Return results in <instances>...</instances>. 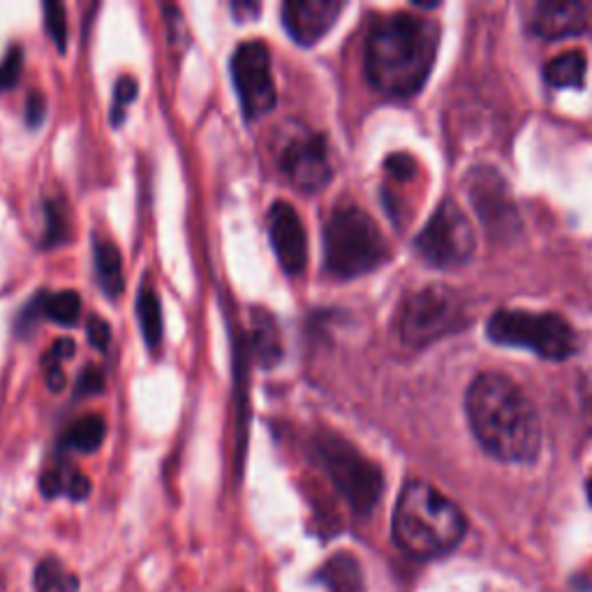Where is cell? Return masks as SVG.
I'll return each mask as SVG.
<instances>
[{"mask_svg": "<svg viewBox=\"0 0 592 592\" xmlns=\"http://www.w3.org/2000/svg\"><path fill=\"white\" fill-rule=\"evenodd\" d=\"M396 547L417 560H431L452 553L465 537L467 520L456 503L435 486L408 482L394 509Z\"/></svg>", "mask_w": 592, "mask_h": 592, "instance_id": "obj_3", "label": "cell"}, {"mask_svg": "<svg viewBox=\"0 0 592 592\" xmlns=\"http://www.w3.org/2000/svg\"><path fill=\"white\" fill-rule=\"evenodd\" d=\"M528 31L541 40H562L588 29V10L581 3H551L541 0L526 8Z\"/></svg>", "mask_w": 592, "mask_h": 592, "instance_id": "obj_14", "label": "cell"}, {"mask_svg": "<svg viewBox=\"0 0 592 592\" xmlns=\"http://www.w3.org/2000/svg\"><path fill=\"white\" fill-rule=\"evenodd\" d=\"M488 338L497 345L524 347L541 359L562 362L579 349V336L574 326L558 313H530V311H497L488 320Z\"/></svg>", "mask_w": 592, "mask_h": 592, "instance_id": "obj_5", "label": "cell"}, {"mask_svg": "<svg viewBox=\"0 0 592 592\" xmlns=\"http://www.w3.org/2000/svg\"><path fill=\"white\" fill-rule=\"evenodd\" d=\"M440 46L438 23L408 12L377 19L366 40V77L391 98H412L429 82Z\"/></svg>", "mask_w": 592, "mask_h": 592, "instance_id": "obj_2", "label": "cell"}, {"mask_svg": "<svg viewBox=\"0 0 592 592\" xmlns=\"http://www.w3.org/2000/svg\"><path fill=\"white\" fill-rule=\"evenodd\" d=\"M232 79L248 121L267 116L278 103L271 54L265 42H244L232 56Z\"/></svg>", "mask_w": 592, "mask_h": 592, "instance_id": "obj_9", "label": "cell"}, {"mask_svg": "<svg viewBox=\"0 0 592 592\" xmlns=\"http://www.w3.org/2000/svg\"><path fill=\"white\" fill-rule=\"evenodd\" d=\"M389 259V246L380 227L354 204H341L324 225V265L341 280L375 271Z\"/></svg>", "mask_w": 592, "mask_h": 592, "instance_id": "obj_4", "label": "cell"}, {"mask_svg": "<svg viewBox=\"0 0 592 592\" xmlns=\"http://www.w3.org/2000/svg\"><path fill=\"white\" fill-rule=\"evenodd\" d=\"M465 412L472 433L497 461L532 463L539 456V415L507 375L482 373L467 389Z\"/></svg>", "mask_w": 592, "mask_h": 592, "instance_id": "obj_1", "label": "cell"}, {"mask_svg": "<svg viewBox=\"0 0 592 592\" xmlns=\"http://www.w3.org/2000/svg\"><path fill=\"white\" fill-rule=\"evenodd\" d=\"M470 197L475 202V211L484 218L488 229H514L516 208L507 195L505 181L495 172L477 170L470 176Z\"/></svg>", "mask_w": 592, "mask_h": 592, "instance_id": "obj_13", "label": "cell"}, {"mask_svg": "<svg viewBox=\"0 0 592 592\" xmlns=\"http://www.w3.org/2000/svg\"><path fill=\"white\" fill-rule=\"evenodd\" d=\"M86 331H88V341L93 347H98L100 352H105L111 343V326L107 320L98 317V315H90L88 322H86Z\"/></svg>", "mask_w": 592, "mask_h": 592, "instance_id": "obj_27", "label": "cell"}, {"mask_svg": "<svg viewBox=\"0 0 592 592\" xmlns=\"http://www.w3.org/2000/svg\"><path fill=\"white\" fill-rule=\"evenodd\" d=\"M387 170H389L396 179L408 181V179L415 174V162H412L410 155L398 153V155H391V158L387 160Z\"/></svg>", "mask_w": 592, "mask_h": 592, "instance_id": "obj_31", "label": "cell"}, {"mask_svg": "<svg viewBox=\"0 0 592 592\" xmlns=\"http://www.w3.org/2000/svg\"><path fill=\"white\" fill-rule=\"evenodd\" d=\"M343 8L338 0H290L282 6V23L294 42L311 46L334 29Z\"/></svg>", "mask_w": 592, "mask_h": 592, "instance_id": "obj_12", "label": "cell"}, {"mask_svg": "<svg viewBox=\"0 0 592 592\" xmlns=\"http://www.w3.org/2000/svg\"><path fill=\"white\" fill-rule=\"evenodd\" d=\"M415 246L423 262L449 269L470 262V257L477 250V236L461 206L454 200H442L419 232Z\"/></svg>", "mask_w": 592, "mask_h": 592, "instance_id": "obj_8", "label": "cell"}, {"mask_svg": "<svg viewBox=\"0 0 592 592\" xmlns=\"http://www.w3.org/2000/svg\"><path fill=\"white\" fill-rule=\"evenodd\" d=\"M588 500H590V505H592V475H590V480H588Z\"/></svg>", "mask_w": 592, "mask_h": 592, "instance_id": "obj_34", "label": "cell"}, {"mask_svg": "<svg viewBox=\"0 0 592 592\" xmlns=\"http://www.w3.org/2000/svg\"><path fill=\"white\" fill-rule=\"evenodd\" d=\"M67 236V220H65V213L54 204L50 202L46 204V234H44V246H58L65 241Z\"/></svg>", "mask_w": 592, "mask_h": 592, "instance_id": "obj_26", "label": "cell"}, {"mask_svg": "<svg viewBox=\"0 0 592 592\" xmlns=\"http://www.w3.org/2000/svg\"><path fill=\"white\" fill-rule=\"evenodd\" d=\"M280 168L294 187L303 193H317L334 176L326 141L313 130H301L280 153Z\"/></svg>", "mask_w": 592, "mask_h": 592, "instance_id": "obj_10", "label": "cell"}, {"mask_svg": "<svg viewBox=\"0 0 592 592\" xmlns=\"http://www.w3.org/2000/svg\"><path fill=\"white\" fill-rule=\"evenodd\" d=\"M79 581L75 574H69L65 567L50 558L37 567L35 574V592H77Z\"/></svg>", "mask_w": 592, "mask_h": 592, "instance_id": "obj_22", "label": "cell"}, {"mask_svg": "<svg viewBox=\"0 0 592 592\" xmlns=\"http://www.w3.org/2000/svg\"><path fill=\"white\" fill-rule=\"evenodd\" d=\"M40 491L44 497H56L67 491V472L63 470H46L40 477Z\"/></svg>", "mask_w": 592, "mask_h": 592, "instance_id": "obj_28", "label": "cell"}, {"mask_svg": "<svg viewBox=\"0 0 592 592\" xmlns=\"http://www.w3.org/2000/svg\"><path fill=\"white\" fill-rule=\"evenodd\" d=\"M137 320L141 326V334L151 352H158L162 345V308L158 292L151 290L149 286L141 288L139 299H137Z\"/></svg>", "mask_w": 592, "mask_h": 592, "instance_id": "obj_19", "label": "cell"}, {"mask_svg": "<svg viewBox=\"0 0 592 592\" xmlns=\"http://www.w3.org/2000/svg\"><path fill=\"white\" fill-rule=\"evenodd\" d=\"M105 387V375L100 368L96 366H88L84 370V375L79 377V383H77V394L82 396H88V394H100Z\"/></svg>", "mask_w": 592, "mask_h": 592, "instance_id": "obj_30", "label": "cell"}, {"mask_svg": "<svg viewBox=\"0 0 592 592\" xmlns=\"http://www.w3.org/2000/svg\"><path fill=\"white\" fill-rule=\"evenodd\" d=\"M21 67H23V52L21 46L14 44L8 50L6 58L0 61V90L14 88L19 77H21Z\"/></svg>", "mask_w": 592, "mask_h": 592, "instance_id": "obj_25", "label": "cell"}, {"mask_svg": "<svg viewBox=\"0 0 592 592\" xmlns=\"http://www.w3.org/2000/svg\"><path fill=\"white\" fill-rule=\"evenodd\" d=\"M73 500H84V497L90 493V482L88 477H84L82 472L73 470L67 472V491H65Z\"/></svg>", "mask_w": 592, "mask_h": 592, "instance_id": "obj_32", "label": "cell"}, {"mask_svg": "<svg viewBox=\"0 0 592 592\" xmlns=\"http://www.w3.org/2000/svg\"><path fill=\"white\" fill-rule=\"evenodd\" d=\"M44 377H46V387H50L52 391H61L65 387V373L61 368V359L56 357V354L50 349L44 357Z\"/></svg>", "mask_w": 592, "mask_h": 592, "instance_id": "obj_29", "label": "cell"}, {"mask_svg": "<svg viewBox=\"0 0 592 592\" xmlns=\"http://www.w3.org/2000/svg\"><path fill=\"white\" fill-rule=\"evenodd\" d=\"M44 26L46 33L56 42L58 52H65L67 46V14L61 3H46L44 6Z\"/></svg>", "mask_w": 592, "mask_h": 592, "instance_id": "obj_23", "label": "cell"}, {"mask_svg": "<svg viewBox=\"0 0 592 592\" xmlns=\"http://www.w3.org/2000/svg\"><path fill=\"white\" fill-rule=\"evenodd\" d=\"M465 324L463 299L444 286H431L415 292L400 313V336L410 347H426L452 336Z\"/></svg>", "mask_w": 592, "mask_h": 592, "instance_id": "obj_7", "label": "cell"}, {"mask_svg": "<svg viewBox=\"0 0 592 592\" xmlns=\"http://www.w3.org/2000/svg\"><path fill=\"white\" fill-rule=\"evenodd\" d=\"M322 579L331 592H364V579H362L359 562L347 553L331 558L324 564Z\"/></svg>", "mask_w": 592, "mask_h": 592, "instance_id": "obj_18", "label": "cell"}, {"mask_svg": "<svg viewBox=\"0 0 592 592\" xmlns=\"http://www.w3.org/2000/svg\"><path fill=\"white\" fill-rule=\"evenodd\" d=\"M588 61L581 52H567L549 61L543 67V79L556 88H581L585 82Z\"/></svg>", "mask_w": 592, "mask_h": 592, "instance_id": "obj_17", "label": "cell"}, {"mask_svg": "<svg viewBox=\"0 0 592 592\" xmlns=\"http://www.w3.org/2000/svg\"><path fill=\"white\" fill-rule=\"evenodd\" d=\"M313 449L331 484L345 497L347 505L357 514L373 512L385 491L380 467L370 463L357 446L329 431L315 435Z\"/></svg>", "mask_w": 592, "mask_h": 592, "instance_id": "obj_6", "label": "cell"}, {"mask_svg": "<svg viewBox=\"0 0 592 592\" xmlns=\"http://www.w3.org/2000/svg\"><path fill=\"white\" fill-rule=\"evenodd\" d=\"M44 111H46V103L44 98L40 96V93H31L29 96V103H26V123L31 128H37L42 121H44Z\"/></svg>", "mask_w": 592, "mask_h": 592, "instance_id": "obj_33", "label": "cell"}, {"mask_svg": "<svg viewBox=\"0 0 592 592\" xmlns=\"http://www.w3.org/2000/svg\"><path fill=\"white\" fill-rule=\"evenodd\" d=\"M42 313L56 324L73 326L82 315V299L75 290L46 292V294L42 292Z\"/></svg>", "mask_w": 592, "mask_h": 592, "instance_id": "obj_21", "label": "cell"}, {"mask_svg": "<svg viewBox=\"0 0 592 592\" xmlns=\"http://www.w3.org/2000/svg\"><path fill=\"white\" fill-rule=\"evenodd\" d=\"M96 273L100 288L109 299L121 297L126 290V276H123V259L118 248L109 241L96 244Z\"/></svg>", "mask_w": 592, "mask_h": 592, "instance_id": "obj_16", "label": "cell"}, {"mask_svg": "<svg viewBox=\"0 0 592 592\" xmlns=\"http://www.w3.org/2000/svg\"><path fill=\"white\" fill-rule=\"evenodd\" d=\"M269 236L282 271L299 276L305 269L308 244L303 223L290 202L278 200L269 211Z\"/></svg>", "mask_w": 592, "mask_h": 592, "instance_id": "obj_11", "label": "cell"}, {"mask_svg": "<svg viewBox=\"0 0 592 592\" xmlns=\"http://www.w3.org/2000/svg\"><path fill=\"white\" fill-rule=\"evenodd\" d=\"M137 98V82L132 77L118 79L114 86V105H111V123L121 126L126 118L128 105Z\"/></svg>", "mask_w": 592, "mask_h": 592, "instance_id": "obj_24", "label": "cell"}, {"mask_svg": "<svg viewBox=\"0 0 592 592\" xmlns=\"http://www.w3.org/2000/svg\"><path fill=\"white\" fill-rule=\"evenodd\" d=\"M250 352L255 354L257 364L262 368H273L282 359V345H280V334L278 326L271 315L259 313L252 324L250 334Z\"/></svg>", "mask_w": 592, "mask_h": 592, "instance_id": "obj_15", "label": "cell"}, {"mask_svg": "<svg viewBox=\"0 0 592 592\" xmlns=\"http://www.w3.org/2000/svg\"><path fill=\"white\" fill-rule=\"evenodd\" d=\"M105 435H107L105 419L98 415H86L69 426V431L65 435V444L69 449H75V452L93 454L103 444Z\"/></svg>", "mask_w": 592, "mask_h": 592, "instance_id": "obj_20", "label": "cell"}]
</instances>
